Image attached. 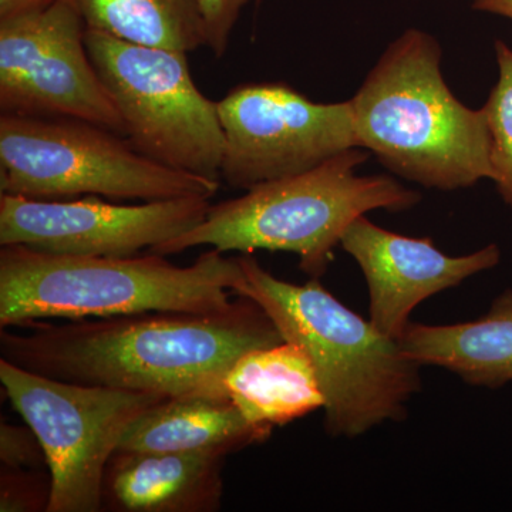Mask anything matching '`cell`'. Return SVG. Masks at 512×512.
I'll use <instances>...</instances> for the list:
<instances>
[{"mask_svg": "<svg viewBox=\"0 0 512 512\" xmlns=\"http://www.w3.org/2000/svg\"><path fill=\"white\" fill-rule=\"evenodd\" d=\"M228 396L164 399L128 426L116 451L228 454L269 439Z\"/></svg>", "mask_w": 512, "mask_h": 512, "instance_id": "obj_14", "label": "cell"}, {"mask_svg": "<svg viewBox=\"0 0 512 512\" xmlns=\"http://www.w3.org/2000/svg\"><path fill=\"white\" fill-rule=\"evenodd\" d=\"M84 42L130 146L165 167L221 181L227 140L218 103L195 86L187 53L87 28Z\"/></svg>", "mask_w": 512, "mask_h": 512, "instance_id": "obj_7", "label": "cell"}, {"mask_svg": "<svg viewBox=\"0 0 512 512\" xmlns=\"http://www.w3.org/2000/svg\"><path fill=\"white\" fill-rule=\"evenodd\" d=\"M225 458L217 453L116 451L104 474L101 511H220Z\"/></svg>", "mask_w": 512, "mask_h": 512, "instance_id": "obj_13", "label": "cell"}, {"mask_svg": "<svg viewBox=\"0 0 512 512\" xmlns=\"http://www.w3.org/2000/svg\"><path fill=\"white\" fill-rule=\"evenodd\" d=\"M245 296L268 315L286 342L311 357L325 396V430L355 439L406 416L421 386L420 365L369 320L346 308L312 278L295 285L276 278L249 254L239 256Z\"/></svg>", "mask_w": 512, "mask_h": 512, "instance_id": "obj_4", "label": "cell"}, {"mask_svg": "<svg viewBox=\"0 0 512 512\" xmlns=\"http://www.w3.org/2000/svg\"><path fill=\"white\" fill-rule=\"evenodd\" d=\"M340 245L357 262L369 289L370 322L399 340L421 302L463 284L470 276L500 264L495 244L473 254L450 256L430 238H410L377 227L366 215L356 218Z\"/></svg>", "mask_w": 512, "mask_h": 512, "instance_id": "obj_12", "label": "cell"}, {"mask_svg": "<svg viewBox=\"0 0 512 512\" xmlns=\"http://www.w3.org/2000/svg\"><path fill=\"white\" fill-rule=\"evenodd\" d=\"M73 0L0 19V109L89 121L124 136V123L86 49Z\"/></svg>", "mask_w": 512, "mask_h": 512, "instance_id": "obj_10", "label": "cell"}, {"mask_svg": "<svg viewBox=\"0 0 512 512\" xmlns=\"http://www.w3.org/2000/svg\"><path fill=\"white\" fill-rule=\"evenodd\" d=\"M120 134L66 117L0 119V190L36 200L97 195L113 200L210 198L221 181L144 157Z\"/></svg>", "mask_w": 512, "mask_h": 512, "instance_id": "obj_6", "label": "cell"}, {"mask_svg": "<svg viewBox=\"0 0 512 512\" xmlns=\"http://www.w3.org/2000/svg\"><path fill=\"white\" fill-rule=\"evenodd\" d=\"M215 312L32 322L0 333L2 359L64 382L158 394L167 399L227 396L224 380L252 349L285 342L245 296Z\"/></svg>", "mask_w": 512, "mask_h": 512, "instance_id": "obj_1", "label": "cell"}, {"mask_svg": "<svg viewBox=\"0 0 512 512\" xmlns=\"http://www.w3.org/2000/svg\"><path fill=\"white\" fill-rule=\"evenodd\" d=\"M498 80L483 109L491 133L493 183L505 204L512 207V49L495 42Z\"/></svg>", "mask_w": 512, "mask_h": 512, "instance_id": "obj_18", "label": "cell"}, {"mask_svg": "<svg viewBox=\"0 0 512 512\" xmlns=\"http://www.w3.org/2000/svg\"><path fill=\"white\" fill-rule=\"evenodd\" d=\"M399 343L417 365L443 367L473 386L495 389L511 383L512 289L501 293L490 311L471 322H410Z\"/></svg>", "mask_w": 512, "mask_h": 512, "instance_id": "obj_16", "label": "cell"}, {"mask_svg": "<svg viewBox=\"0 0 512 512\" xmlns=\"http://www.w3.org/2000/svg\"><path fill=\"white\" fill-rule=\"evenodd\" d=\"M251 0H198L207 29V46L217 57L227 52L229 37L244 6Z\"/></svg>", "mask_w": 512, "mask_h": 512, "instance_id": "obj_21", "label": "cell"}, {"mask_svg": "<svg viewBox=\"0 0 512 512\" xmlns=\"http://www.w3.org/2000/svg\"><path fill=\"white\" fill-rule=\"evenodd\" d=\"M6 396L35 431L52 478L47 512H100L110 458L128 426L167 397L64 382L0 359Z\"/></svg>", "mask_w": 512, "mask_h": 512, "instance_id": "obj_8", "label": "cell"}, {"mask_svg": "<svg viewBox=\"0 0 512 512\" xmlns=\"http://www.w3.org/2000/svg\"><path fill=\"white\" fill-rule=\"evenodd\" d=\"M350 104L360 147L392 173L443 191L493 180L487 114L448 89L429 33L409 29L390 43Z\"/></svg>", "mask_w": 512, "mask_h": 512, "instance_id": "obj_2", "label": "cell"}, {"mask_svg": "<svg viewBox=\"0 0 512 512\" xmlns=\"http://www.w3.org/2000/svg\"><path fill=\"white\" fill-rule=\"evenodd\" d=\"M244 279L238 258L212 248L190 266L164 255L50 254L0 249V328L43 319H92L147 312H215Z\"/></svg>", "mask_w": 512, "mask_h": 512, "instance_id": "obj_3", "label": "cell"}, {"mask_svg": "<svg viewBox=\"0 0 512 512\" xmlns=\"http://www.w3.org/2000/svg\"><path fill=\"white\" fill-rule=\"evenodd\" d=\"M473 8L512 20V0H473Z\"/></svg>", "mask_w": 512, "mask_h": 512, "instance_id": "obj_23", "label": "cell"}, {"mask_svg": "<svg viewBox=\"0 0 512 512\" xmlns=\"http://www.w3.org/2000/svg\"><path fill=\"white\" fill-rule=\"evenodd\" d=\"M35 468L3 467L0 473V511L47 512L52 493V478L36 473Z\"/></svg>", "mask_w": 512, "mask_h": 512, "instance_id": "obj_19", "label": "cell"}, {"mask_svg": "<svg viewBox=\"0 0 512 512\" xmlns=\"http://www.w3.org/2000/svg\"><path fill=\"white\" fill-rule=\"evenodd\" d=\"M87 29L133 45L190 53L207 46L198 0H73Z\"/></svg>", "mask_w": 512, "mask_h": 512, "instance_id": "obj_17", "label": "cell"}, {"mask_svg": "<svg viewBox=\"0 0 512 512\" xmlns=\"http://www.w3.org/2000/svg\"><path fill=\"white\" fill-rule=\"evenodd\" d=\"M210 198L183 197L111 204L97 195L79 200H36L0 195V245L50 254L134 256L197 227Z\"/></svg>", "mask_w": 512, "mask_h": 512, "instance_id": "obj_11", "label": "cell"}, {"mask_svg": "<svg viewBox=\"0 0 512 512\" xmlns=\"http://www.w3.org/2000/svg\"><path fill=\"white\" fill-rule=\"evenodd\" d=\"M0 463L3 467L37 468L46 464L42 444L30 427L2 423L0 426Z\"/></svg>", "mask_w": 512, "mask_h": 512, "instance_id": "obj_20", "label": "cell"}, {"mask_svg": "<svg viewBox=\"0 0 512 512\" xmlns=\"http://www.w3.org/2000/svg\"><path fill=\"white\" fill-rule=\"evenodd\" d=\"M224 387L249 423L271 431L325 406L311 357L286 340L244 353L228 370Z\"/></svg>", "mask_w": 512, "mask_h": 512, "instance_id": "obj_15", "label": "cell"}, {"mask_svg": "<svg viewBox=\"0 0 512 512\" xmlns=\"http://www.w3.org/2000/svg\"><path fill=\"white\" fill-rule=\"evenodd\" d=\"M256 2H261V0H256Z\"/></svg>", "mask_w": 512, "mask_h": 512, "instance_id": "obj_24", "label": "cell"}, {"mask_svg": "<svg viewBox=\"0 0 512 512\" xmlns=\"http://www.w3.org/2000/svg\"><path fill=\"white\" fill-rule=\"evenodd\" d=\"M367 158L365 148H352L305 173L255 185L242 197L211 205L197 227L150 252L167 256L204 245L222 254L291 252L305 274L319 279L356 218L410 210L420 201L419 192L389 175H356Z\"/></svg>", "mask_w": 512, "mask_h": 512, "instance_id": "obj_5", "label": "cell"}, {"mask_svg": "<svg viewBox=\"0 0 512 512\" xmlns=\"http://www.w3.org/2000/svg\"><path fill=\"white\" fill-rule=\"evenodd\" d=\"M221 183L238 190L305 173L360 147L349 101L315 103L284 83L235 87L221 101Z\"/></svg>", "mask_w": 512, "mask_h": 512, "instance_id": "obj_9", "label": "cell"}, {"mask_svg": "<svg viewBox=\"0 0 512 512\" xmlns=\"http://www.w3.org/2000/svg\"><path fill=\"white\" fill-rule=\"evenodd\" d=\"M53 0H0V19L25 15L46 8Z\"/></svg>", "mask_w": 512, "mask_h": 512, "instance_id": "obj_22", "label": "cell"}]
</instances>
